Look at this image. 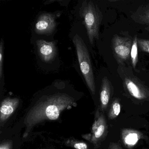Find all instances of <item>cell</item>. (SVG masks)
<instances>
[{
    "instance_id": "cell-1",
    "label": "cell",
    "mask_w": 149,
    "mask_h": 149,
    "mask_svg": "<svg viewBox=\"0 0 149 149\" xmlns=\"http://www.w3.org/2000/svg\"><path fill=\"white\" fill-rule=\"evenodd\" d=\"M74 104V98L65 94L58 93L42 97L26 115L23 137L26 138L38 124L57 120L62 111L70 109Z\"/></svg>"
},
{
    "instance_id": "cell-2",
    "label": "cell",
    "mask_w": 149,
    "mask_h": 149,
    "mask_svg": "<svg viewBox=\"0 0 149 149\" xmlns=\"http://www.w3.org/2000/svg\"><path fill=\"white\" fill-rule=\"evenodd\" d=\"M117 72L123 83L125 95L135 103L149 101V87L133 74L132 67L118 65Z\"/></svg>"
},
{
    "instance_id": "cell-3",
    "label": "cell",
    "mask_w": 149,
    "mask_h": 149,
    "mask_svg": "<svg viewBox=\"0 0 149 149\" xmlns=\"http://www.w3.org/2000/svg\"><path fill=\"white\" fill-rule=\"evenodd\" d=\"M80 15L84 19V24L91 44L93 45L99 38V29L103 15L97 5L91 1H84L80 8Z\"/></svg>"
},
{
    "instance_id": "cell-4",
    "label": "cell",
    "mask_w": 149,
    "mask_h": 149,
    "mask_svg": "<svg viewBox=\"0 0 149 149\" xmlns=\"http://www.w3.org/2000/svg\"><path fill=\"white\" fill-rule=\"evenodd\" d=\"M80 69L86 84L92 95H95V84L88 50L85 42L77 34L73 38Z\"/></svg>"
},
{
    "instance_id": "cell-5",
    "label": "cell",
    "mask_w": 149,
    "mask_h": 149,
    "mask_svg": "<svg viewBox=\"0 0 149 149\" xmlns=\"http://www.w3.org/2000/svg\"><path fill=\"white\" fill-rule=\"evenodd\" d=\"M108 134V125L105 116L99 108L95 113L94 123L90 132L82 135V137L94 145L95 149L100 147Z\"/></svg>"
},
{
    "instance_id": "cell-6",
    "label": "cell",
    "mask_w": 149,
    "mask_h": 149,
    "mask_svg": "<svg viewBox=\"0 0 149 149\" xmlns=\"http://www.w3.org/2000/svg\"><path fill=\"white\" fill-rule=\"evenodd\" d=\"M132 40L127 37L115 35L111 40L113 55L118 65H126L130 59Z\"/></svg>"
},
{
    "instance_id": "cell-7",
    "label": "cell",
    "mask_w": 149,
    "mask_h": 149,
    "mask_svg": "<svg viewBox=\"0 0 149 149\" xmlns=\"http://www.w3.org/2000/svg\"><path fill=\"white\" fill-rule=\"evenodd\" d=\"M55 17L49 13H44L39 16L35 26V31L39 35H49L56 27Z\"/></svg>"
},
{
    "instance_id": "cell-8",
    "label": "cell",
    "mask_w": 149,
    "mask_h": 149,
    "mask_svg": "<svg viewBox=\"0 0 149 149\" xmlns=\"http://www.w3.org/2000/svg\"><path fill=\"white\" fill-rule=\"evenodd\" d=\"M36 44L38 54L43 61L50 63L54 60L57 54L55 42H48L39 40L36 41Z\"/></svg>"
},
{
    "instance_id": "cell-9",
    "label": "cell",
    "mask_w": 149,
    "mask_h": 149,
    "mask_svg": "<svg viewBox=\"0 0 149 149\" xmlns=\"http://www.w3.org/2000/svg\"><path fill=\"white\" fill-rule=\"evenodd\" d=\"M121 137L124 146L128 149H132L140 140L147 138L141 132L129 128L122 129Z\"/></svg>"
},
{
    "instance_id": "cell-10",
    "label": "cell",
    "mask_w": 149,
    "mask_h": 149,
    "mask_svg": "<svg viewBox=\"0 0 149 149\" xmlns=\"http://www.w3.org/2000/svg\"><path fill=\"white\" fill-rule=\"evenodd\" d=\"M113 92L111 82L107 77H104L102 79L100 91V106L98 107L102 113H104L108 109Z\"/></svg>"
},
{
    "instance_id": "cell-11",
    "label": "cell",
    "mask_w": 149,
    "mask_h": 149,
    "mask_svg": "<svg viewBox=\"0 0 149 149\" xmlns=\"http://www.w3.org/2000/svg\"><path fill=\"white\" fill-rule=\"evenodd\" d=\"M19 104L18 98L7 97L3 100L0 108V123H4L15 111Z\"/></svg>"
},
{
    "instance_id": "cell-12",
    "label": "cell",
    "mask_w": 149,
    "mask_h": 149,
    "mask_svg": "<svg viewBox=\"0 0 149 149\" xmlns=\"http://www.w3.org/2000/svg\"><path fill=\"white\" fill-rule=\"evenodd\" d=\"M130 17L134 22L144 26L145 29L149 32V4L139 6Z\"/></svg>"
},
{
    "instance_id": "cell-13",
    "label": "cell",
    "mask_w": 149,
    "mask_h": 149,
    "mask_svg": "<svg viewBox=\"0 0 149 149\" xmlns=\"http://www.w3.org/2000/svg\"><path fill=\"white\" fill-rule=\"evenodd\" d=\"M121 110V105L120 100L118 98H115L112 101L110 108L108 113V118L109 120L116 119L120 114Z\"/></svg>"
},
{
    "instance_id": "cell-14",
    "label": "cell",
    "mask_w": 149,
    "mask_h": 149,
    "mask_svg": "<svg viewBox=\"0 0 149 149\" xmlns=\"http://www.w3.org/2000/svg\"><path fill=\"white\" fill-rule=\"evenodd\" d=\"M130 60L132 67L136 70V66L138 61V45L137 35L135 36L132 40V46L130 53Z\"/></svg>"
},
{
    "instance_id": "cell-15",
    "label": "cell",
    "mask_w": 149,
    "mask_h": 149,
    "mask_svg": "<svg viewBox=\"0 0 149 149\" xmlns=\"http://www.w3.org/2000/svg\"><path fill=\"white\" fill-rule=\"evenodd\" d=\"M66 144L75 149H88V146L86 143L83 141H77L73 139H69L66 142Z\"/></svg>"
},
{
    "instance_id": "cell-16",
    "label": "cell",
    "mask_w": 149,
    "mask_h": 149,
    "mask_svg": "<svg viewBox=\"0 0 149 149\" xmlns=\"http://www.w3.org/2000/svg\"><path fill=\"white\" fill-rule=\"evenodd\" d=\"M138 45L140 50L149 54V40L138 38Z\"/></svg>"
},
{
    "instance_id": "cell-17",
    "label": "cell",
    "mask_w": 149,
    "mask_h": 149,
    "mask_svg": "<svg viewBox=\"0 0 149 149\" xmlns=\"http://www.w3.org/2000/svg\"><path fill=\"white\" fill-rule=\"evenodd\" d=\"M4 45L3 40H1L0 44V78L1 79L3 75V63L4 59Z\"/></svg>"
},
{
    "instance_id": "cell-18",
    "label": "cell",
    "mask_w": 149,
    "mask_h": 149,
    "mask_svg": "<svg viewBox=\"0 0 149 149\" xmlns=\"http://www.w3.org/2000/svg\"><path fill=\"white\" fill-rule=\"evenodd\" d=\"M13 142L11 140L3 141L0 145V149H12Z\"/></svg>"
},
{
    "instance_id": "cell-19",
    "label": "cell",
    "mask_w": 149,
    "mask_h": 149,
    "mask_svg": "<svg viewBox=\"0 0 149 149\" xmlns=\"http://www.w3.org/2000/svg\"><path fill=\"white\" fill-rule=\"evenodd\" d=\"M108 149H123L122 147L118 144L116 143H111L109 146Z\"/></svg>"
}]
</instances>
